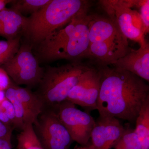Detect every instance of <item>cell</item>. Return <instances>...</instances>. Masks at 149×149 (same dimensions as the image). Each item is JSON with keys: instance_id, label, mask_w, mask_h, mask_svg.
Wrapping results in <instances>:
<instances>
[{"instance_id": "1", "label": "cell", "mask_w": 149, "mask_h": 149, "mask_svg": "<svg viewBox=\"0 0 149 149\" xmlns=\"http://www.w3.org/2000/svg\"><path fill=\"white\" fill-rule=\"evenodd\" d=\"M101 75L97 110L100 116L136 121L149 101V86L145 80L124 70L98 65Z\"/></svg>"}, {"instance_id": "2", "label": "cell", "mask_w": 149, "mask_h": 149, "mask_svg": "<svg viewBox=\"0 0 149 149\" xmlns=\"http://www.w3.org/2000/svg\"><path fill=\"white\" fill-rule=\"evenodd\" d=\"M90 6L88 1L51 0L42 8L27 17L22 36L34 48Z\"/></svg>"}, {"instance_id": "3", "label": "cell", "mask_w": 149, "mask_h": 149, "mask_svg": "<svg viewBox=\"0 0 149 149\" xmlns=\"http://www.w3.org/2000/svg\"><path fill=\"white\" fill-rule=\"evenodd\" d=\"M91 66L81 61L72 62L59 66H48L35 93L46 108L54 109L66 100L70 91L77 84L83 73Z\"/></svg>"}, {"instance_id": "4", "label": "cell", "mask_w": 149, "mask_h": 149, "mask_svg": "<svg viewBox=\"0 0 149 149\" xmlns=\"http://www.w3.org/2000/svg\"><path fill=\"white\" fill-rule=\"evenodd\" d=\"M33 46L23 42L15 56L2 65L12 81L18 85L29 88L39 85L45 68L40 66V62L33 53Z\"/></svg>"}, {"instance_id": "5", "label": "cell", "mask_w": 149, "mask_h": 149, "mask_svg": "<svg viewBox=\"0 0 149 149\" xmlns=\"http://www.w3.org/2000/svg\"><path fill=\"white\" fill-rule=\"evenodd\" d=\"M44 149H69L73 141L54 110L46 108L33 124Z\"/></svg>"}, {"instance_id": "6", "label": "cell", "mask_w": 149, "mask_h": 149, "mask_svg": "<svg viewBox=\"0 0 149 149\" xmlns=\"http://www.w3.org/2000/svg\"><path fill=\"white\" fill-rule=\"evenodd\" d=\"M53 109L73 141L82 146L88 145L95 123L93 116L88 111L78 109L75 104L66 100Z\"/></svg>"}, {"instance_id": "7", "label": "cell", "mask_w": 149, "mask_h": 149, "mask_svg": "<svg viewBox=\"0 0 149 149\" xmlns=\"http://www.w3.org/2000/svg\"><path fill=\"white\" fill-rule=\"evenodd\" d=\"M109 18L114 20L123 35L139 43L145 39V30L139 13L124 4L123 1H102Z\"/></svg>"}, {"instance_id": "8", "label": "cell", "mask_w": 149, "mask_h": 149, "mask_svg": "<svg viewBox=\"0 0 149 149\" xmlns=\"http://www.w3.org/2000/svg\"><path fill=\"white\" fill-rule=\"evenodd\" d=\"M100 84V70L97 67L91 66L70 91L66 101L84 108L88 111L97 110Z\"/></svg>"}, {"instance_id": "9", "label": "cell", "mask_w": 149, "mask_h": 149, "mask_svg": "<svg viewBox=\"0 0 149 149\" xmlns=\"http://www.w3.org/2000/svg\"><path fill=\"white\" fill-rule=\"evenodd\" d=\"M125 129L117 118L99 116L91 133V145L94 149H111Z\"/></svg>"}, {"instance_id": "10", "label": "cell", "mask_w": 149, "mask_h": 149, "mask_svg": "<svg viewBox=\"0 0 149 149\" xmlns=\"http://www.w3.org/2000/svg\"><path fill=\"white\" fill-rule=\"evenodd\" d=\"M138 50H131L113 65L114 67L127 70L145 81H149V44L144 40Z\"/></svg>"}, {"instance_id": "11", "label": "cell", "mask_w": 149, "mask_h": 149, "mask_svg": "<svg viewBox=\"0 0 149 149\" xmlns=\"http://www.w3.org/2000/svg\"><path fill=\"white\" fill-rule=\"evenodd\" d=\"M90 43L109 42L128 44L116 22L110 18L92 15L89 24Z\"/></svg>"}, {"instance_id": "12", "label": "cell", "mask_w": 149, "mask_h": 149, "mask_svg": "<svg viewBox=\"0 0 149 149\" xmlns=\"http://www.w3.org/2000/svg\"><path fill=\"white\" fill-rule=\"evenodd\" d=\"M131 49L128 44L95 42L90 43L85 58L95 60L98 65H113Z\"/></svg>"}, {"instance_id": "13", "label": "cell", "mask_w": 149, "mask_h": 149, "mask_svg": "<svg viewBox=\"0 0 149 149\" xmlns=\"http://www.w3.org/2000/svg\"><path fill=\"white\" fill-rule=\"evenodd\" d=\"M27 20V17L11 8H6L0 12V36L6 40L22 37Z\"/></svg>"}, {"instance_id": "14", "label": "cell", "mask_w": 149, "mask_h": 149, "mask_svg": "<svg viewBox=\"0 0 149 149\" xmlns=\"http://www.w3.org/2000/svg\"><path fill=\"white\" fill-rule=\"evenodd\" d=\"M13 87L17 97L26 112L29 122L33 124L45 109V104L37 94L29 88L19 87L14 83Z\"/></svg>"}, {"instance_id": "15", "label": "cell", "mask_w": 149, "mask_h": 149, "mask_svg": "<svg viewBox=\"0 0 149 149\" xmlns=\"http://www.w3.org/2000/svg\"><path fill=\"white\" fill-rule=\"evenodd\" d=\"M135 122L136 128L134 131L141 149H149V101L142 107Z\"/></svg>"}, {"instance_id": "16", "label": "cell", "mask_w": 149, "mask_h": 149, "mask_svg": "<svg viewBox=\"0 0 149 149\" xmlns=\"http://www.w3.org/2000/svg\"><path fill=\"white\" fill-rule=\"evenodd\" d=\"M17 149H44L35 132L33 124L28 123L17 138Z\"/></svg>"}, {"instance_id": "17", "label": "cell", "mask_w": 149, "mask_h": 149, "mask_svg": "<svg viewBox=\"0 0 149 149\" xmlns=\"http://www.w3.org/2000/svg\"><path fill=\"white\" fill-rule=\"evenodd\" d=\"M6 98L12 104L15 111L17 121V129L21 131L26 124L29 123L26 112L21 102L15 95L12 82L9 87L5 91Z\"/></svg>"}, {"instance_id": "18", "label": "cell", "mask_w": 149, "mask_h": 149, "mask_svg": "<svg viewBox=\"0 0 149 149\" xmlns=\"http://www.w3.org/2000/svg\"><path fill=\"white\" fill-rule=\"evenodd\" d=\"M51 0H13L11 8L15 10L22 15H30L42 8Z\"/></svg>"}, {"instance_id": "19", "label": "cell", "mask_w": 149, "mask_h": 149, "mask_svg": "<svg viewBox=\"0 0 149 149\" xmlns=\"http://www.w3.org/2000/svg\"><path fill=\"white\" fill-rule=\"evenodd\" d=\"M21 37L13 40L0 41V66L15 56L21 45Z\"/></svg>"}, {"instance_id": "20", "label": "cell", "mask_w": 149, "mask_h": 149, "mask_svg": "<svg viewBox=\"0 0 149 149\" xmlns=\"http://www.w3.org/2000/svg\"><path fill=\"white\" fill-rule=\"evenodd\" d=\"M114 149H142L134 129L126 128L120 139L115 144Z\"/></svg>"}, {"instance_id": "21", "label": "cell", "mask_w": 149, "mask_h": 149, "mask_svg": "<svg viewBox=\"0 0 149 149\" xmlns=\"http://www.w3.org/2000/svg\"><path fill=\"white\" fill-rule=\"evenodd\" d=\"M137 7L140 9V16L146 35L149 31V1H139Z\"/></svg>"}, {"instance_id": "22", "label": "cell", "mask_w": 149, "mask_h": 149, "mask_svg": "<svg viewBox=\"0 0 149 149\" xmlns=\"http://www.w3.org/2000/svg\"><path fill=\"white\" fill-rule=\"evenodd\" d=\"M1 104L6 114L10 120L14 129H17V121L15 111L12 104L8 99L6 98L1 103Z\"/></svg>"}, {"instance_id": "23", "label": "cell", "mask_w": 149, "mask_h": 149, "mask_svg": "<svg viewBox=\"0 0 149 149\" xmlns=\"http://www.w3.org/2000/svg\"><path fill=\"white\" fill-rule=\"evenodd\" d=\"M12 83L10 77L6 72L0 67V90L6 91Z\"/></svg>"}, {"instance_id": "24", "label": "cell", "mask_w": 149, "mask_h": 149, "mask_svg": "<svg viewBox=\"0 0 149 149\" xmlns=\"http://www.w3.org/2000/svg\"><path fill=\"white\" fill-rule=\"evenodd\" d=\"M14 129L0 121V139L11 141L12 135Z\"/></svg>"}, {"instance_id": "25", "label": "cell", "mask_w": 149, "mask_h": 149, "mask_svg": "<svg viewBox=\"0 0 149 149\" xmlns=\"http://www.w3.org/2000/svg\"><path fill=\"white\" fill-rule=\"evenodd\" d=\"M0 121L13 128L11 123L9 119L3 108L1 104H0Z\"/></svg>"}, {"instance_id": "26", "label": "cell", "mask_w": 149, "mask_h": 149, "mask_svg": "<svg viewBox=\"0 0 149 149\" xmlns=\"http://www.w3.org/2000/svg\"><path fill=\"white\" fill-rule=\"evenodd\" d=\"M0 149H12L11 141L0 139Z\"/></svg>"}, {"instance_id": "27", "label": "cell", "mask_w": 149, "mask_h": 149, "mask_svg": "<svg viewBox=\"0 0 149 149\" xmlns=\"http://www.w3.org/2000/svg\"><path fill=\"white\" fill-rule=\"evenodd\" d=\"M12 0H0V12L6 8V6L9 4Z\"/></svg>"}, {"instance_id": "28", "label": "cell", "mask_w": 149, "mask_h": 149, "mask_svg": "<svg viewBox=\"0 0 149 149\" xmlns=\"http://www.w3.org/2000/svg\"><path fill=\"white\" fill-rule=\"evenodd\" d=\"M72 149H94V148L91 144V145H88L87 146H80L75 147L74 148Z\"/></svg>"}, {"instance_id": "29", "label": "cell", "mask_w": 149, "mask_h": 149, "mask_svg": "<svg viewBox=\"0 0 149 149\" xmlns=\"http://www.w3.org/2000/svg\"><path fill=\"white\" fill-rule=\"evenodd\" d=\"M5 98V91L0 90V104Z\"/></svg>"}]
</instances>
